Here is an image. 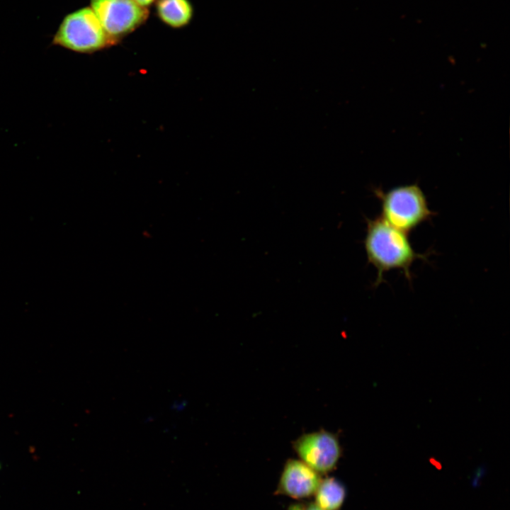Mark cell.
<instances>
[{"mask_svg":"<svg viewBox=\"0 0 510 510\" xmlns=\"http://www.w3.org/2000/svg\"><path fill=\"white\" fill-rule=\"evenodd\" d=\"M91 8L115 44L139 28L149 16L147 8L133 0H91Z\"/></svg>","mask_w":510,"mask_h":510,"instance_id":"obj_4","label":"cell"},{"mask_svg":"<svg viewBox=\"0 0 510 510\" xmlns=\"http://www.w3.org/2000/svg\"><path fill=\"white\" fill-rule=\"evenodd\" d=\"M305 504H296L289 507L288 510H304Z\"/></svg>","mask_w":510,"mask_h":510,"instance_id":"obj_11","label":"cell"},{"mask_svg":"<svg viewBox=\"0 0 510 510\" xmlns=\"http://www.w3.org/2000/svg\"><path fill=\"white\" fill-rule=\"evenodd\" d=\"M321 481L319 474L302 460L288 459L276 493L297 499L308 498L314 494Z\"/></svg>","mask_w":510,"mask_h":510,"instance_id":"obj_6","label":"cell"},{"mask_svg":"<svg viewBox=\"0 0 510 510\" xmlns=\"http://www.w3.org/2000/svg\"><path fill=\"white\" fill-rule=\"evenodd\" d=\"M135 1L138 5L147 8V6H150L155 0H133Z\"/></svg>","mask_w":510,"mask_h":510,"instance_id":"obj_9","label":"cell"},{"mask_svg":"<svg viewBox=\"0 0 510 510\" xmlns=\"http://www.w3.org/2000/svg\"><path fill=\"white\" fill-rule=\"evenodd\" d=\"M315 504L324 510H339L346 497L344 484L334 477L322 480L316 492Z\"/></svg>","mask_w":510,"mask_h":510,"instance_id":"obj_8","label":"cell"},{"mask_svg":"<svg viewBox=\"0 0 510 510\" xmlns=\"http://www.w3.org/2000/svg\"><path fill=\"white\" fill-rule=\"evenodd\" d=\"M52 43L79 53H92L115 44L89 7L67 15L54 36Z\"/></svg>","mask_w":510,"mask_h":510,"instance_id":"obj_3","label":"cell"},{"mask_svg":"<svg viewBox=\"0 0 510 510\" xmlns=\"http://www.w3.org/2000/svg\"><path fill=\"white\" fill-rule=\"evenodd\" d=\"M304 510H324V509L320 508L315 503H308V504H305Z\"/></svg>","mask_w":510,"mask_h":510,"instance_id":"obj_10","label":"cell"},{"mask_svg":"<svg viewBox=\"0 0 510 510\" xmlns=\"http://www.w3.org/2000/svg\"><path fill=\"white\" fill-rule=\"evenodd\" d=\"M366 234L363 241L368 263L377 269L374 285L382 282L384 273L392 269L402 271L411 281V266L417 259L427 260L429 254L414 251L407 233L392 227L381 217L366 218Z\"/></svg>","mask_w":510,"mask_h":510,"instance_id":"obj_1","label":"cell"},{"mask_svg":"<svg viewBox=\"0 0 510 510\" xmlns=\"http://www.w3.org/2000/svg\"><path fill=\"white\" fill-rule=\"evenodd\" d=\"M374 193L380 200V217L407 234L436 215L429 208L426 197L417 183L397 186L387 191L376 188Z\"/></svg>","mask_w":510,"mask_h":510,"instance_id":"obj_2","label":"cell"},{"mask_svg":"<svg viewBox=\"0 0 510 510\" xmlns=\"http://www.w3.org/2000/svg\"><path fill=\"white\" fill-rule=\"evenodd\" d=\"M1 463H0V470H1Z\"/></svg>","mask_w":510,"mask_h":510,"instance_id":"obj_12","label":"cell"},{"mask_svg":"<svg viewBox=\"0 0 510 510\" xmlns=\"http://www.w3.org/2000/svg\"><path fill=\"white\" fill-rule=\"evenodd\" d=\"M156 12L163 23L179 28L191 22L193 8L189 0H157Z\"/></svg>","mask_w":510,"mask_h":510,"instance_id":"obj_7","label":"cell"},{"mask_svg":"<svg viewBox=\"0 0 510 510\" xmlns=\"http://www.w3.org/2000/svg\"><path fill=\"white\" fill-rule=\"evenodd\" d=\"M293 448L300 460L319 474L333 470L341 455L338 437L325 430L302 434L293 441Z\"/></svg>","mask_w":510,"mask_h":510,"instance_id":"obj_5","label":"cell"}]
</instances>
